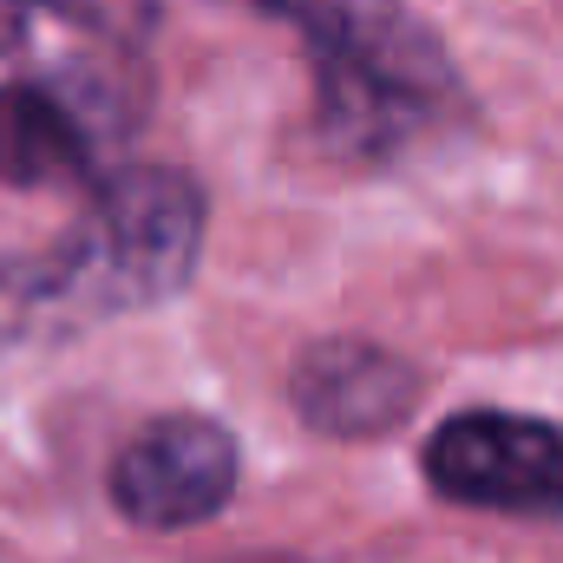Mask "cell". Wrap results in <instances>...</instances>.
I'll return each instance as SVG.
<instances>
[{
    "instance_id": "7",
    "label": "cell",
    "mask_w": 563,
    "mask_h": 563,
    "mask_svg": "<svg viewBox=\"0 0 563 563\" xmlns=\"http://www.w3.org/2000/svg\"><path fill=\"white\" fill-rule=\"evenodd\" d=\"M46 334H73V308H66V282H59L53 250L0 256V354L46 341Z\"/></svg>"
},
{
    "instance_id": "8",
    "label": "cell",
    "mask_w": 563,
    "mask_h": 563,
    "mask_svg": "<svg viewBox=\"0 0 563 563\" xmlns=\"http://www.w3.org/2000/svg\"><path fill=\"white\" fill-rule=\"evenodd\" d=\"M46 7H59L73 20L99 26V33H119V40H139L144 26L157 20V0H46Z\"/></svg>"
},
{
    "instance_id": "2",
    "label": "cell",
    "mask_w": 563,
    "mask_h": 563,
    "mask_svg": "<svg viewBox=\"0 0 563 563\" xmlns=\"http://www.w3.org/2000/svg\"><path fill=\"white\" fill-rule=\"evenodd\" d=\"M53 256L66 269L79 328L157 308L203 256V190L184 170H119L53 243Z\"/></svg>"
},
{
    "instance_id": "3",
    "label": "cell",
    "mask_w": 563,
    "mask_h": 563,
    "mask_svg": "<svg viewBox=\"0 0 563 563\" xmlns=\"http://www.w3.org/2000/svg\"><path fill=\"white\" fill-rule=\"evenodd\" d=\"M439 498L505 518H563V432L531 413H459L426 439Z\"/></svg>"
},
{
    "instance_id": "5",
    "label": "cell",
    "mask_w": 563,
    "mask_h": 563,
    "mask_svg": "<svg viewBox=\"0 0 563 563\" xmlns=\"http://www.w3.org/2000/svg\"><path fill=\"white\" fill-rule=\"evenodd\" d=\"M295 413L328 432V439H374V432H394L420 407V374L361 341V334H341V341H314L301 361H295Z\"/></svg>"
},
{
    "instance_id": "6",
    "label": "cell",
    "mask_w": 563,
    "mask_h": 563,
    "mask_svg": "<svg viewBox=\"0 0 563 563\" xmlns=\"http://www.w3.org/2000/svg\"><path fill=\"white\" fill-rule=\"evenodd\" d=\"M92 164L86 119L46 92V86H7L0 92V177L7 184H59Z\"/></svg>"
},
{
    "instance_id": "4",
    "label": "cell",
    "mask_w": 563,
    "mask_h": 563,
    "mask_svg": "<svg viewBox=\"0 0 563 563\" xmlns=\"http://www.w3.org/2000/svg\"><path fill=\"white\" fill-rule=\"evenodd\" d=\"M236 492V439L203 413H157L112 459V505L144 531H190Z\"/></svg>"
},
{
    "instance_id": "1",
    "label": "cell",
    "mask_w": 563,
    "mask_h": 563,
    "mask_svg": "<svg viewBox=\"0 0 563 563\" xmlns=\"http://www.w3.org/2000/svg\"><path fill=\"white\" fill-rule=\"evenodd\" d=\"M288 20L321 59V119L374 151L407 139L432 99H452L445 46L407 0H250Z\"/></svg>"
},
{
    "instance_id": "9",
    "label": "cell",
    "mask_w": 563,
    "mask_h": 563,
    "mask_svg": "<svg viewBox=\"0 0 563 563\" xmlns=\"http://www.w3.org/2000/svg\"><path fill=\"white\" fill-rule=\"evenodd\" d=\"M26 13H33V0H0V53H13L26 40Z\"/></svg>"
}]
</instances>
